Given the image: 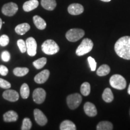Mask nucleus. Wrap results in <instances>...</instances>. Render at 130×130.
I'll return each mask as SVG.
<instances>
[{
    "label": "nucleus",
    "mask_w": 130,
    "mask_h": 130,
    "mask_svg": "<svg viewBox=\"0 0 130 130\" xmlns=\"http://www.w3.org/2000/svg\"><path fill=\"white\" fill-rule=\"evenodd\" d=\"M116 53L120 57L130 60V36L122 37L115 45Z\"/></svg>",
    "instance_id": "1"
},
{
    "label": "nucleus",
    "mask_w": 130,
    "mask_h": 130,
    "mask_svg": "<svg viewBox=\"0 0 130 130\" xmlns=\"http://www.w3.org/2000/svg\"><path fill=\"white\" fill-rule=\"evenodd\" d=\"M59 46L57 43L53 40H45L42 45V50L47 55L56 54L59 51Z\"/></svg>",
    "instance_id": "2"
},
{
    "label": "nucleus",
    "mask_w": 130,
    "mask_h": 130,
    "mask_svg": "<svg viewBox=\"0 0 130 130\" xmlns=\"http://www.w3.org/2000/svg\"><path fill=\"white\" fill-rule=\"evenodd\" d=\"M93 46V43L92 40L88 38L84 39L76 50V54L78 56H84L92 51Z\"/></svg>",
    "instance_id": "3"
},
{
    "label": "nucleus",
    "mask_w": 130,
    "mask_h": 130,
    "mask_svg": "<svg viewBox=\"0 0 130 130\" xmlns=\"http://www.w3.org/2000/svg\"><path fill=\"white\" fill-rule=\"evenodd\" d=\"M110 84L113 88L118 90H123L125 89L126 81L123 76L119 74H115L112 75L110 78Z\"/></svg>",
    "instance_id": "4"
},
{
    "label": "nucleus",
    "mask_w": 130,
    "mask_h": 130,
    "mask_svg": "<svg viewBox=\"0 0 130 130\" xmlns=\"http://www.w3.org/2000/svg\"><path fill=\"white\" fill-rule=\"evenodd\" d=\"M84 35L85 32L82 29L72 28L66 32V37L69 41L75 42L81 39Z\"/></svg>",
    "instance_id": "5"
},
{
    "label": "nucleus",
    "mask_w": 130,
    "mask_h": 130,
    "mask_svg": "<svg viewBox=\"0 0 130 130\" xmlns=\"http://www.w3.org/2000/svg\"><path fill=\"white\" fill-rule=\"evenodd\" d=\"M66 102L70 109L75 110L81 104L82 102V97L79 93L71 94L68 96Z\"/></svg>",
    "instance_id": "6"
},
{
    "label": "nucleus",
    "mask_w": 130,
    "mask_h": 130,
    "mask_svg": "<svg viewBox=\"0 0 130 130\" xmlns=\"http://www.w3.org/2000/svg\"><path fill=\"white\" fill-rule=\"evenodd\" d=\"M18 10V6L16 3L13 2L4 4L1 9L3 14L7 16H14V14L16 13Z\"/></svg>",
    "instance_id": "7"
},
{
    "label": "nucleus",
    "mask_w": 130,
    "mask_h": 130,
    "mask_svg": "<svg viewBox=\"0 0 130 130\" xmlns=\"http://www.w3.org/2000/svg\"><path fill=\"white\" fill-rule=\"evenodd\" d=\"M46 92L42 88H37L32 93V99L34 102L38 104L43 103L46 98Z\"/></svg>",
    "instance_id": "8"
},
{
    "label": "nucleus",
    "mask_w": 130,
    "mask_h": 130,
    "mask_svg": "<svg viewBox=\"0 0 130 130\" xmlns=\"http://www.w3.org/2000/svg\"><path fill=\"white\" fill-rule=\"evenodd\" d=\"M27 45V52L30 56L33 57L37 53V42L33 37H28L26 40Z\"/></svg>",
    "instance_id": "9"
},
{
    "label": "nucleus",
    "mask_w": 130,
    "mask_h": 130,
    "mask_svg": "<svg viewBox=\"0 0 130 130\" xmlns=\"http://www.w3.org/2000/svg\"><path fill=\"white\" fill-rule=\"evenodd\" d=\"M34 116H35V119L36 123L40 126H44L48 122V119L41 110L35 109Z\"/></svg>",
    "instance_id": "10"
},
{
    "label": "nucleus",
    "mask_w": 130,
    "mask_h": 130,
    "mask_svg": "<svg viewBox=\"0 0 130 130\" xmlns=\"http://www.w3.org/2000/svg\"><path fill=\"white\" fill-rule=\"evenodd\" d=\"M68 11L69 14L72 15H78L84 12V7L82 5L78 3H73L69 5L68 8Z\"/></svg>",
    "instance_id": "11"
},
{
    "label": "nucleus",
    "mask_w": 130,
    "mask_h": 130,
    "mask_svg": "<svg viewBox=\"0 0 130 130\" xmlns=\"http://www.w3.org/2000/svg\"><path fill=\"white\" fill-rule=\"evenodd\" d=\"M3 97L9 101L16 102L19 100V93L16 90L9 89L3 92Z\"/></svg>",
    "instance_id": "12"
},
{
    "label": "nucleus",
    "mask_w": 130,
    "mask_h": 130,
    "mask_svg": "<svg viewBox=\"0 0 130 130\" xmlns=\"http://www.w3.org/2000/svg\"><path fill=\"white\" fill-rule=\"evenodd\" d=\"M50 72L48 69H45L42 71L35 77V81L37 84H43L45 83L48 80L50 77Z\"/></svg>",
    "instance_id": "13"
},
{
    "label": "nucleus",
    "mask_w": 130,
    "mask_h": 130,
    "mask_svg": "<svg viewBox=\"0 0 130 130\" xmlns=\"http://www.w3.org/2000/svg\"><path fill=\"white\" fill-rule=\"evenodd\" d=\"M84 112L89 117H94L96 116L97 110L95 105L90 102H86L84 105Z\"/></svg>",
    "instance_id": "14"
},
{
    "label": "nucleus",
    "mask_w": 130,
    "mask_h": 130,
    "mask_svg": "<svg viewBox=\"0 0 130 130\" xmlns=\"http://www.w3.org/2000/svg\"><path fill=\"white\" fill-rule=\"evenodd\" d=\"M3 119L6 122H16L18 119V115L16 111L13 110H10L6 113H5L3 115Z\"/></svg>",
    "instance_id": "15"
},
{
    "label": "nucleus",
    "mask_w": 130,
    "mask_h": 130,
    "mask_svg": "<svg viewBox=\"0 0 130 130\" xmlns=\"http://www.w3.org/2000/svg\"><path fill=\"white\" fill-rule=\"evenodd\" d=\"M39 1L37 0H29L26 1L23 4V9L26 12L33 10L38 7Z\"/></svg>",
    "instance_id": "16"
},
{
    "label": "nucleus",
    "mask_w": 130,
    "mask_h": 130,
    "mask_svg": "<svg viewBox=\"0 0 130 130\" xmlns=\"http://www.w3.org/2000/svg\"><path fill=\"white\" fill-rule=\"evenodd\" d=\"M33 22L36 27L39 30H43L46 27V23L43 18L38 15H35L33 17Z\"/></svg>",
    "instance_id": "17"
},
{
    "label": "nucleus",
    "mask_w": 130,
    "mask_h": 130,
    "mask_svg": "<svg viewBox=\"0 0 130 130\" xmlns=\"http://www.w3.org/2000/svg\"><path fill=\"white\" fill-rule=\"evenodd\" d=\"M30 29V25L27 23L19 24L15 27V32L19 35H24Z\"/></svg>",
    "instance_id": "18"
},
{
    "label": "nucleus",
    "mask_w": 130,
    "mask_h": 130,
    "mask_svg": "<svg viewBox=\"0 0 130 130\" xmlns=\"http://www.w3.org/2000/svg\"><path fill=\"white\" fill-rule=\"evenodd\" d=\"M42 6L47 10L52 11L57 6L56 0H41Z\"/></svg>",
    "instance_id": "19"
},
{
    "label": "nucleus",
    "mask_w": 130,
    "mask_h": 130,
    "mask_svg": "<svg viewBox=\"0 0 130 130\" xmlns=\"http://www.w3.org/2000/svg\"><path fill=\"white\" fill-rule=\"evenodd\" d=\"M60 129L61 130H76L77 127L74 122L69 120H65L61 123L60 125Z\"/></svg>",
    "instance_id": "20"
},
{
    "label": "nucleus",
    "mask_w": 130,
    "mask_h": 130,
    "mask_svg": "<svg viewBox=\"0 0 130 130\" xmlns=\"http://www.w3.org/2000/svg\"><path fill=\"white\" fill-rule=\"evenodd\" d=\"M102 99L105 102L110 103L114 100V96L112 91L110 88H106L102 93Z\"/></svg>",
    "instance_id": "21"
},
{
    "label": "nucleus",
    "mask_w": 130,
    "mask_h": 130,
    "mask_svg": "<svg viewBox=\"0 0 130 130\" xmlns=\"http://www.w3.org/2000/svg\"><path fill=\"white\" fill-rule=\"evenodd\" d=\"M113 129V124L108 121H101L98 124V130H112Z\"/></svg>",
    "instance_id": "22"
},
{
    "label": "nucleus",
    "mask_w": 130,
    "mask_h": 130,
    "mask_svg": "<svg viewBox=\"0 0 130 130\" xmlns=\"http://www.w3.org/2000/svg\"><path fill=\"white\" fill-rule=\"evenodd\" d=\"M110 72V68L107 64H102L98 68L96 71V74L98 76L102 77L108 75Z\"/></svg>",
    "instance_id": "23"
},
{
    "label": "nucleus",
    "mask_w": 130,
    "mask_h": 130,
    "mask_svg": "<svg viewBox=\"0 0 130 130\" xmlns=\"http://www.w3.org/2000/svg\"><path fill=\"white\" fill-rule=\"evenodd\" d=\"M20 93L21 97L23 99H27L30 95V89L29 86L27 84L24 83L21 86L20 89Z\"/></svg>",
    "instance_id": "24"
},
{
    "label": "nucleus",
    "mask_w": 130,
    "mask_h": 130,
    "mask_svg": "<svg viewBox=\"0 0 130 130\" xmlns=\"http://www.w3.org/2000/svg\"><path fill=\"white\" fill-rule=\"evenodd\" d=\"M29 69L27 68H16L13 69V74L17 77H23L28 74Z\"/></svg>",
    "instance_id": "25"
},
{
    "label": "nucleus",
    "mask_w": 130,
    "mask_h": 130,
    "mask_svg": "<svg viewBox=\"0 0 130 130\" xmlns=\"http://www.w3.org/2000/svg\"><path fill=\"white\" fill-rule=\"evenodd\" d=\"M47 62V59L45 57H42L39 59L36 60L35 61H33L32 64L37 69H42V68H43L45 66V65L46 64Z\"/></svg>",
    "instance_id": "26"
},
{
    "label": "nucleus",
    "mask_w": 130,
    "mask_h": 130,
    "mask_svg": "<svg viewBox=\"0 0 130 130\" xmlns=\"http://www.w3.org/2000/svg\"><path fill=\"white\" fill-rule=\"evenodd\" d=\"M80 91L83 96H88L90 93V84L87 82L83 83L81 86Z\"/></svg>",
    "instance_id": "27"
},
{
    "label": "nucleus",
    "mask_w": 130,
    "mask_h": 130,
    "mask_svg": "<svg viewBox=\"0 0 130 130\" xmlns=\"http://www.w3.org/2000/svg\"><path fill=\"white\" fill-rule=\"evenodd\" d=\"M32 126V123L29 118H24L22 121L21 129L22 130H30Z\"/></svg>",
    "instance_id": "28"
},
{
    "label": "nucleus",
    "mask_w": 130,
    "mask_h": 130,
    "mask_svg": "<svg viewBox=\"0 0 130 130\" xmlns=\"http://www.w3.org/2000/svg\"><path fill=\"white\" fill-rule=\"evenodd\" d=\"M18 46L20 51L22 53H24L27 51V45L26 42L22 39H19L17 42Z\"/></svg>",
    "instance_id": "29"
},
{
    "label": "nucleus",
    "mask_w": 130,
    "mask_h": 130,
    "mask_svg": "<svg viewBox=\"0 0 130 130\" xmlns=\"http://www.w3.org/2000/svg\"><path fill=\"white\" fill-rule=\"evenodd\" d=\"M9 43V37L7 35H3L0 37V45L2 46H6Z\"/></svg>",
    "instance_id": "30"
},
{
    "label": "nucleus",
    "mask_w": 130,
    "mask_h": 130,
    "mask_svg": "<svg viewBox=\"0 0 130 130\" xmlns=\"http://www.w3.org/2000/svg\"><path fill=\"white\" fill-rule=\"evenodd\" d=\"M87 60H88L91 71H95L96 70V62L95 60L92 57H89L88 58H87Z\"/></svg>",
    "instance_id": "31"
},
{
    "label": "nucleus",
    "mask_w": 130,
    "mask_h": 130,
    "mask_svg": "<svg viewBox=\"0 0 130 130\" xmlns=\"http://www.w3.org/2000/svg\"><path fill=\"white\" fill-rule=\"evenodd\" d=\"M0 87L5 89H9L11 87V84L9 81L0 78Z\"/></svg>",
    "instance_id": "32"
},
{
    "label": "nucleus",
    "mask_w": 130,
    "mask_h": 130,
    "mask_svg": "<svg viewBox=\"0 0 130 130\" xmlns=\"http://www.w3.org/2000/svg\"><path fill=\"white\" fill-rule=\"evenodd\" d=\"M1 58L4 61L7 62L10 59V54L7 51H3L2 54H1Z\"/></svg>",
    "instance_id": "33"
},
{
    "label": "nucleus",
    "mask_w": 130,
    "mask_h": 130,
    "mask_svg": "<svg viewBox=\"0 0 130 130\" xmlns=\"http://www.w3.org/2000/svg\"><path fill=\"white\" fill-rule=\"evenodd\" d=\"M8 71L7 68L6 66H4V65H0V74L3 76H6L8 74Z\"/></svg>",
    "instance_id": "34"
},
{
    "label": "nucleus",
    "mask_w": 130,
    "mask_h": 130,
    "mask_svg": "<svg viewBox=\"0 0 130 130\" xmlns=\"http://www.w3.org/2000/svg\"><path fill=\"white\" fill-rule=\"evenodd\" d=\"M3 21H2V19L0 18V30L1 29V27H2V25H3Z\"/></svg>",
    "instance_id": "35"
},
{
    "label": "nucleus",
    "mask_w": 130,
    "mask_h": 130,
    "mask_svg": "<svg viewBox=\"0 0 130 130\" xmlns=\"http://www.w3.org/2000/svg\"><path fill=\"white\" fill-rule=\"evenodd\" d=\"M128 94H129V95H130V84H129V86H128Z\"/></svg>",
    "instance_id": "36"
},
{
    "label": "nucleus",
    "mask_w": 130,
    "mask_h": 130,
    "mask_svg": "<svg viewBox=\"0 0 130 130\" xmlns=\"http://www.w3.org/2000/svg\"><path fill=\"white\" fill-rule=\"evenodd\" d=\"M101 1H103V2H110L111 1V0H101Z\"/></svg>",
    "instance_id": "37"
},
{
    "label": "nucleus",
    "mask_w": 130,
    "mask_h": 130,
    "mask_svg": "<svg viewBox=\"0 0 130 130\" xmlns=\"http://www.w3.org/2000/svg\"><path fill=\"white\" fill-rule=\"evenodd\" d=\"M129 115H130V110H129Z\"/></svg>",
    "instance_id": "38"
}]
</instances>
